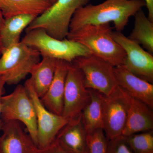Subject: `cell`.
<instances>
[{
    "mask_svg": "<svg viewBox=\"0 0 153 153\" xmlns=\"http://www.w3.org/2000/svg\"><path fill=\"white\" fill-rule=\"evenodd\" d=\"M128 103L127 118L122 135L149 131L153 129V109L124 91Z\"/></svg>",
    "mask_w": 153,
    "mask_h": 153,
    "instance_id": "14",
    "label": "cell"
},
{
    "mask_svg": "<svg viewBox=\"0 0 153 153\" xmlns=\"http://www.w3.org/2000/svg\"><path fill=\"white\" fill-rule=\"evenodd\" d=\"M90 100L81 71L74 63H69L66 75L62 116L69 120L79 116Z\"/></svg>",
    "mask_w": 153,
    "mask_h": 153,
    "instance_id": "9",
    "label": "cell"
},
{
    "mask_svg": "<svg viewBox=\"0 0 153 153\" xmlns=\"http://www.w3.org/2000/svg\"><path fill=\"white\" fill-rule=\"evenodd\" d=\"M25 85L36 109L37 124V146L39 149L47 147L56 139L57 134L68 120L49 111L42 104L30 79Z\"/></svg>",
    "mask_w": 153,
    "mask_h": 153,
    "instance_id": "8",
    "label": "cell"
},
{
    "mask_svg": "<svg viewBox=\"0 0 153 153\" xmlns=\"http://www.w3.org/2000/svg\"><path fill=\"white\" fill-rule=\"evenodd\" d=\"M72 63L82 72L88 89L108 95L117 86L114 66L95 55L80 56Z\"/></svg>",
    "mask_w": 153,
    "mask_h": 153,
    "instance_id": "7",
    "label": "cell"
},
{
    "mask_svg": "<svg viewBox=\"0 0 153 153\" xmlns=\"http://www.w3.org/2000/svg\"><path fill=\"white\" fill-rule=\"evenodd\" d=\"M87 134L88 153H107L108 140L104 130L98 129Z\"/></svg>",
    "mask_w": 153,
    "mask_h": 153,
    "instance_id": "23",
    "label": "cell"
},
{
    "mask_svg": "<svg viewBox=\"0 0 153 153\" xmlns=\"http://www.w3.org/2000/svg\"><path fill=\"white\" fill-rule=\"evenodd\" d=\"M148 12V19L153 22V0H144Z\"/></svg>",
    "mask_w": 153,
    "mask_h": 153,
    "instance_id": "26",
    "label": "cell"
},
{
    "mask_svg": "<svg viewBox=\"0 0 153 153\" xmlns=\"http://www.w3.org/2000/svg\"><path fill=\"white\" fill-rule=\"evenodd\" d=\"M114 72L117 85L129 95L153 109V84L128 70L123 65L116 66Z\"/></svg>",
    "mask_w": 153,
    "mask_h": 153,
    "instance_id": "13",
    "label": "cell"
},
{
    "mask_svg": "<svg viewBox=\"0 0 153 153\" xmlns=\"http://www.w3.org/2000/svg\"><path fill=\"white\" fill-rule=\"evenodd\" d=\"M37 17L33 15H21L5 19L0 37L4 49L21 42V34Z\"/></svg>",
    "mask_w": 153,
    "mask_h": 153,
    "instance_id": "19",
    "label": "cell"
},
{
    "mask_svg": "<svg viewBox=\"0 0 153 153\" xmlns=\"http://www.w3.org/2000/svg\"><path fill=\"white\" fill-rule=\"evenodd\" d=\"M57 60L47 57L36 64L30 72V80L38 97L46 94L52 83L56 68Z\"/></svg>",
    "mask_w": 153,
    "mask_h": 153,
    "instance_id": "18",
    "label": "cell"
},
{
    "mask_svg": "<svg viewBox=\"0 0 153 153\" xmlns=\"http://www.w3.org/2000/svg\"><path fill=\"white\" fill-rule=\"evenodd\" d=\"M12 120L19 121L26 127L27 132L37 146L36 109L24 85H17L12 93L3 95L1 98V121Z\"/></svg>",
    "mask_w": 153,
    "mask_h": 153,
    "instance_id": "6",
    "label": "cell"
},
{
    "mask_svg": "<svg viewBox=\"0 0 153 153\" xmlns=\"http://www.w3.org/2000/svg\"><path fill=\"white\" fill-rule=\"evenodd\" d=\"M100 94L103 109L104 131L108 139L122 135L128 108L125 91L117 85L108 95Z\"/></svg>",
    "mask_w": 153,
    "mask_h": 153,
    "instance_id": "10",
    "label": "cell"
},
{
    "mask_svg": "<svg viewBox=\"0 0 153 153\" xmlns=\"http://www.w3.org/2000/svg\"><path fill=\"white\" fill-rule=\"evenodd\" d=\"M107 153H134L123 135L108 140Z\"/></svg>",
    "mask_w": 153,
    "mask_h": 153,
    "instance_id": "24",
    "label": "cell"
},
{
    "mask_svg": "<svg viewBox=\"0 0 153 153\" xmlns=\"http://www.w3.org/2000/svg\"><path fill=\"white\" fill-rule=\"evenodd\" d=\"M125 137L134 153H153V130Z\"/></svg>",
    "mask_w": 153,
    "mask_h": 153,
    "instance_id": "22",
    "label": "cell"
},
{
    "mask_svg": "<svg viewBox=\"0 0 153 153\" xmlns=\"http://www.w3.org/2000/svg\"><path fill=\"white\" fill-rule=\"evenodd\" d=\"M4 23L5 19L3 16L1 7H0V31L2 29Z\"/></svg>",
    "mask_w": 153,
    "mask_h": 153,
    "instance_id": "28",
    "label": "cell"
},
{
    "mask_svg": "<svg viewBox=\"0 0 153 153\" xmlns=\"http://www.w3.org/2000/svg\"><path fill=\"white\" fill-rule=\"evenodd\" d=\"M4 47H3L2 43L1 40V37H0V55H1L3 51H4Z\"/></svg>",
    "mask_w": 153,
    "mask_h": 153,
    "instance_id": "29",
    "label": "cell"
},
{
    "mask_svg": "<svg viewBox=\"0 0 153 153\" xmlns=\"http://www.w3.org/2000/svg\"><path fill=\"white\" fill-rule=\"evenodd\" d=\"M52 5L50 0H0V7L5 19L21 15L37 17Z\"/></svg>",
    "mask_w": 153,
    "mask_h": 153,
    "instance_id": "17",
    "label": "cell"
},
{
    "mask_svg": "<svg viewBox=\"0 0 153 153\" xmlns=\"http://www.w3.org/2000/svg\"><path fill=\"white\" fill-rule=\"evenodd\" d=\"M69 62L57 60L54 78L47 92L40 98L44 106L52 113L62 115L65 82Z\"/></svg>",
    "mask_w": 153,
    "mask_h": 153,
    "instance_id": "15",
    "label": "cell"
},
{
    "mask_svg": "<svg viewBox=\"0 0 153 153\" xmlns=\"http://www.w3.org/2000/svg\"><path fill=\"white\" fill-rule=\"evenodd\" d=\"M87 135L81 114L68 121L57 134L56 140L71 153H88Z\"/></svg>",
    "mask_w": 153,
    "mask_h": 153,
    "instance_id": "16",
    "label": "cell"
},
{
    "mask_svg": "<svg viewBox=\"0 0 153 153\" xmlns=\"http://www.w3.org/2000/svg\"><path fill=\"white\" fill-rule=\"evenodd\" d=\"M112 33L109 24L86 25L68 31L66 38L82 44L92 55L116 67L124 64L126 56Z\"/></svg>",
    "mask_w": 153,
    "mask_h": 153,
    "instance_id": "2",
    "label": "cell"
},
{
    "mask_svg": "<svg viewBox=\"0 0 153 153\" xmlns=\"http://www.w3.org/2000/svg\"><path fill=\"white\" fill-rule=\"evenodd\" d=\"M91 0H56L43 14L34 19L26 32L41 28L53 38H66L71 19L75 11Z\"/></svg>",
    "mask_w": 153,
    "mask_h": 153,
    "instance_id": "5",
    "label": "cell"
},
{
    "mask_svg": "<svg viewBox=\"0 0 153 153\" xmlns=\"http://www.w3.org/2000/svg\"><path fill=\"white\" fill-rule=\"evenodd\" d=\"M0 153H39V149L22 123L16 120L2 122Z\"/></svg>",
    "mask_w": 153,
    "mask_h": 153,
    "instance_id": "12",
    "label": "cell"
},
{
    "mask_svg": "<svg viewBox=\"0 0 153 153\" xmlns=\"http://www.w3.org/2000/svg\"><path fill=\"white\" fill-rule=\"evenodd\" d=\"M5 84V82L3 80L2 78L0 76V130L1 129V98L4 93V85Z\"/></svg>",
    "mask_w": 153,
    "mask_h": 153,
    "instance_id": "27",
    "label": "cell"
},
{
    "mask_svg": "<svg viewBox=\"0 0 153 153\" xmlns=\"http://www.w3.org/2000/svg\"><path fill=\"white\" fill-rule=\"evenodd\" d=\"M112 35L115 41L126 52V57L124 66L140 78L153 83L152 54L145 51L139 44L121 32L112 31Z\"/></svg>",
    "mask_w": 153,
    "mask_h": 153,
    "instance_id": "11",
    "label": "cell"
},
{
    "mask_svg": "<svg viewBox=\"0 0 153 153\" xmlns=\"http://www.w3.org/2000/svg\"><path fill=\"white\" fill-rule=\"evenodd\" d=\"M146 6L144 0H106L97 5L88 4L77 9L68 31L86 25H102L113 22L116 31L122 32L131 17Z\"/></svg>",
    "mask_w": 153,
    "mask_h": 153,
    "instance_id": "1",
    "label": "cell"
},
{
    "mask_svg": "<svg viewBox=\"0 0 153 153\" xmlns=\"http://www.w3.org/2000/svg\"><path fill=\"white\" fill-rule=\"evenodd\" d=\"M132 31L128 38L142 45L147 52L153 53V22L146 16L142 9L134 16Z\"/></svg>",
    "mask_w": 153,
    "mask_h": 153,
    "instance_id": "21",
    "label": "cell"
},
{
    "mask_svg": "<svg viewBox=\"0 0 153 153\" xmlns=\"http://www.w3.org/2000/svg\"><path fill=\"white\" fill-rule=\"evenodd\" d=\"M56 0H50V1H51V3H52V4H53V3H54L55 2V1H56Z\"/></svg>",
    "mask_w": 153,
    "mask_h": 153,
    "instance_id": "30",
    "label": "cell"
},
{
    "mask_svg": "<svg viewBox=\"0 0 153 153\" xmlns=\"http://www.w3.org/2000/svg\"><path fill=\"white\" fill-rule=\"evenodd\" d=\"M39 153H72L63 146L56 139L52 143L42 149H39Z\"/></svg>",
    "mask_w": 153,
    "mask_h": 153,
    "instance_id": "25",
    "label": "cell"
},
{
    "mask_svg": "<svg viewBox=\"0 0 153 153\" xmlns=\"http://www.w3.org/2000/svg\"><path fill=\"white\" fill-rule=\"evenodd\" d=\"M40 53L21 41L4 49L0 58V76L6 84L16 85L40 61Z\"/></svg>",
    "mask_w": 153,
    "mask_h": 153,
    "instance_id": "4",
    "label": "cell"
},
{
    "mask_svg": "<svg viewBox=\"0 0 153 153\" xmlns=\"http://www.w3.org/2000/svg\"><path fill=\"white\" fill-rule=\"evenodd\" d=\"M88 90L90 100L81 113L87 133L98 129L104 130V117L100 94L93 89Z\"/></svg>",
    "mask_w": 153,
    "mask_h": 153,
    "instance_id": "20",
    "label": "cell"
},
{
    "mask_svg": "<svg viewBox=\"0 0 153 153\" xmlns=\"http://www.w3.org/2000/svg\"><path fill=\"white\" fill-rule=\"evenodd\" d=\"M22 42L36 49L42 57L71 63L77 57L92 54L87 47L66 38L59 40L47 34L41 28L26 32Z\"/></svg>",
    "mask_w": 153,
    "mask_h": 153,
    "instance_id": "3",
    "label": "cell"
}]
</instances>
